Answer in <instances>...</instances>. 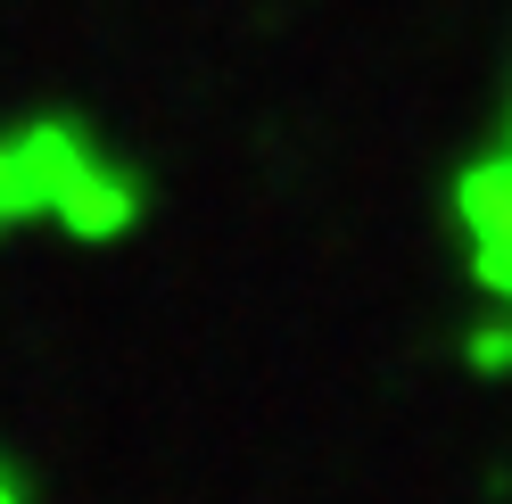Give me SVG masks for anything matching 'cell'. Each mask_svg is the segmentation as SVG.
Instances as JSON below:
<instances>
[{
	"instance_id": "cell-1",
	"label": "cell",
	"mask_w": 512,
	"mask_h": 504,
	"mask_svg": "<svg viewBox=\"0 0 512 504\" xmlns=\"http://www.w3.org/2000/svg\"><path fill=\"white\" fill-rule=\"evenodd\" d=\"M0 496H9V471H0Z\"/></svg>"
}]
</instances>
